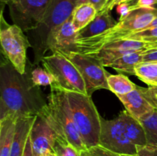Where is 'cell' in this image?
<instances>
[{
	"instance_id": "obj_1",
	"label": "cell",
	"mask_w": 157,
	"mask_h": 156,
	"mask_svg": "<svg viewBox=\"0 0 157 156\" xmlns=\"http://www.w3.org/2000/svg\"><path fill=\"white\" fill-rule=\"evenodd\" d=\"M32 67L28 61L26 72L20 73L2 54L0 64V119L11 116L15 119L40 114L47 105V99L40 87L31 78Z\"/></svg>"
},
{
	"instance_id": "obj_2",
	"label": "cell",
	"mask_w": 157,
	"mask_h": 156,
	"mask_svg": "<svg viewBox=\"0 0 157 156\" xmlns=\"http://www.w3.org/2000/svg\"><path fill=\"white\" fill-rule=\"evenodd\" d=\"M156 18V7L132 9L125 16L121 17L116 25L104 33L87 39L77 40L76 51L84 54L97 51L106 44L125 39L132 34L144 30Z\"/></svg>"
},
{
	"instance_id": "obj_3",
	"label": "cell",
	"mask_w": 157,
	"mask_h": 156,
	"mask_svg": "<svg viewBox=\"0 0 157 156\" xmlns=\"http://www.w3.org/2000/svg\"><path fill=\"white\" fill-rule=\"evenodd\" d=\"M46 99L47 105L40 114L45 118L58 136L67 139L81 152L87 151L75 126L67 93L56 87H51Z\"/></svg>"
},
{
	"instance_id": "obj_4",
	"label": "cell",
	"mask_w": 157,
	"mask_h": 156,
	"mask_svg": "<svg viewBox=\"0 0 157 156\" xmlns=\"http://www.w3.org/2000/svg\"><path fill=\"white\" fill-rule=\"evenodd\" d=\"M77 130L87 150L99 145L101 116L91 96L77 92H66Z\"/></svg>"
},
{
	"instance_id": "obj_5",
	"label": "cell",
	"mask_w": 157,
	"mask_h": 156,
	"mask_svg": "<svg viewBox=\"0 0 157 156\" xmlns=\"http://www.w3.org/2000/svg\"><path fill=\"white\" fill-rule=\"evenodd\" d=\"M74 9L72 0H51L41 24L34 30L26 32L34 52L33 64L38 65L48 51V38L52 29L70 18Z\"/></svg>"
},
{
	"instance_id": "obj_6",
	"label": "cell",
	"mask_w": 157,
	"mask_h": 156,
	"mask_svg": "<svg viewBox=\"0 0 157 156\" xmlns=\"http://www.w3.org/2000/svg\"><path fill=\"white\" fill-rule=\"evenodd\" d=\"M41 63L46 70L52 73L56 87L65 92H77L87 94L85 83L76 66L63 54L55 52L44 56Z\"/></svg>"
},
{
	"instance_id": "obj_7",
	"label": "cell",
	"mask_w": 157,
	"mask_h": 156,
	"mask_svg": "<svg viewBox=\"0 0 157 156\" xmlns=\"http://www.w3.org/2000/svg\"><path fill=\"white\" fill-rule=\"evenodd\" d=\"M16 24H9L6 21L1 10L0 17V41L2 54L12 63L21 74L26 72L28 64L27 50L32 47L27 35Z\"/></svg>"
},
{
	"instance_id": "obj_8",
	"label": "cell",
	"mask_w": 157,
	"mask_h": 156,
	"mask_svg": "<svg viewBox=\"0 0 157 156\" xmlns=\"http://www.w3.org/2000/svg\"><path fill=\"white\" fill-rule=\"evenodd\" d=\"M63 54L65 55L80 71L85 83L87 95L91 96L95 91L101 89L109 90L107 78L110 73L98 60L77 51Z\"/></svg>"
},
{
	"instance_id": "obj_9",
	"label": "cell",
	"mask_w": 157,
	"mask_h": 156,
	"mask_svg": "<svg viewBox=\"0 0 157 156\" xmlns=\"http://www.w3.org/2000/svg\"><path fill=\"white\" fill-rule=\"evenodd\" d=\"M50 2L51 0H10L7 5L14 24L28 32L41 24Z\"/></svg>"
},
{
	"instance_id": "obj_10",
	"label": "cell",
	"mask_w": 157,
	"mask_h": 156,
	"mask_svg": "<svg viewBox=\"0 0 157 156\" xmlns=\"http://www.w3.org/2000/svg\"><path fill=\"white\" fill-rule=\"evenodd\" d=\"M99 145L117 154H136V146L127 137L121 113L113 119L101 118Z\"/></svg>"
},
{
	"instance_id": "obj_11",
	"label": "cell",
	"mask_w": 157,
	"mask_h": 156,
	"mask_svg": "<svg viewBox=\"0 0 157 156\" xmlns=\"http://www.w3.org/2000/svg\"><path fill=\"white\" fill-rule=\"evenodd\" d=\"M150 48V43L133 39H123L110 43L100 50L87 54L98 60L104 67H109L111 63L121 57L136 51H146Z\"/></svg>"
},
{
	"instance_id": "obj_12",
	"label": "cell",
	"mask_w": 157,
	"mask_h": 156,
	"mask_svg": "<svg viewBox=\"0 0 157 156\" xmlns=\"http://www.w3.org/2000/svg\"><path fill=\"white\" fill-rule=\"evenodd\" d=\"M58 134L41 114L37 115L30 132V139L35 154L42 156L53 152Z\"/></svg>"
},
{
	"instance_id": "obj_13",
	"label": "cell",
	"mask_w": 157,
	"mask_h": 156,
	"mask_svg": "<svg viewBox=\"0 0 157 156\" xmlns=\"http://www.w3.org/2000/svg\"><path fill=\"white\" fill-rule=\"evenodd\" d=\"M76 41L77 31L71 17L50 32L47 41L48 50L61 54L76 51Z\"/></svg>"
},
{
	"instance_id": "obj_14",
	"label": "cell",
	"mask_w": 157,
	"mask_h": 156,
	"mask_svg": "<svg viewBox=\"0 0 157 156\" xmlns=\"http://www.w3.org/2000/svg\"><path fill=\"white\" fill-rule=\"evenodd\" d=\"M117 97L124 106L126 110L139 120L155 110V108L146 95L144 87L137 86L136 88L130 93Z\"/></svg>"
},
{
	"instance_id": "obj_15",
	"label": "cell",
	"mask_w": 157,
	"mask_h": 156,
	"mask_svg": "<svg viewBox=\"0 0 157 156\" xmlns=\"http://www.w3.org/2000/svg\"><path fill=\"white\" fill-rule=\"evenodd\" d=\"M117 23V21L112 17L110 11L99 12L90 24L77 32V40L87 39L101 35L116 25Z\"/></svg>"
},
{
	"instance_id": "obj_16",
	"label": "cell",
	"mask_w": 157,
	"mask_h": 156,
	"mask_svg": "<svg viewBox=\"0 0 157 156\" xmlns=\"http://www.w3.org/2000/svg\"><path fill=\"white\" fill-rule=\"evenodd\" d=\"M35 116L18 118L16 122L15 137L11 149L10 156H22L26 143L30 135Z\"/></svg>"
},
{
	"instance_id": "obj_17",
	"label": "cell",
	"mask_w": 157,
	"mask_h": 156,
	"mask_svg": "<svg viewBox=\"0 0 157 156\" xmlns=\"http://www.w3.org/2000/svg\"><path fill=\"white\" fill-rule=\"evenodd\" d=\"M121 113L124 119V127L129 140L136 147L147 145L146 132L140 121L133 117L126 110Z\"/></svg>"
},
{
	"instance_id": "obj_18",
	"label": "cell",
	"mask_w": 157,
	"mask_h": 156,
	"mask_svg": "<svg viewBox=\"0 0 157 156\" xmlns=\"http://www.w3.org/2000/svg\"><path fill=\"white\" fill-rule=\"evenodd\" d=\"M17 119L11 116L0 119V156H10Z\"/></svg>"
},
{
	"instance_id": "obj_19",
	"label": "cell",
	"mask_w": 157,
	"mask_h": 156,
	"mask_svg": "<svg viewBox=\"0 0 157 156\" xmlns=\"http://www.w3.org/2000/svg\"><path fill=\"white\" fill-rule=\"evenodd\" d=\"M144 51H136L127 54L117 59L109 65L120 73L135 75V68L140 63L143 62Z\"/></svg>"
},
{
	"instance_id": "obj_20",
	"label": "cell",
	"mask_w": 157,
	"mask_h": 156,
	"mask_svg": "<svg viewBox=\"0 0 157 156\" xmlns=\"http://www.w3.org/2000/svg\"><path fill=\"white\" fill-rule=\"evenodd\" d=\"M98 13L97 9L89 2L75 7L72 12L71 19L77 32L90 24Z\"/></svg>"
},
{
	"instance_id": "obj_21",
	"label": "cell",
	"mask_w": 157,
	"mask_h": 156,
	"mask_svg": "<svg viewBox=\"0 0 157 156\" xmlns=\"http://www.w3.org/2000/svg\"><path fill=\"white\" fill-rule=\"evenodd\" d=\"M107 84L109 90L114 93L117 96L127 94L134 90L137 87V85L123 73L110 74L107 78Z\"/></svg>"
},
{
	"instance_id": "obj_22",
	"label": "cell",
	"mask_w": 157,
	"mask_h": 156,
	"mask_svg": "<svg viewBox=\"0 0 157 156\" xmlns=\"http://www.w3.org/2000/svg\"><path fill=\"white\" fill-rule=\"evenodd\" d=\"M135 76L149 87H157V62L140 63L135 68Z\"/></svg>"
},
{
	"instance_id": "obj_23",
	"label": "cell",
	"mask_w": 157,
	"mask_h": 156,
	"mask_svg": "<svg viewBox=\"0 0 157 156\" xmlns=\"http://www.w3.org/2000/svg\"><path fill=\"white\" fill-rule=\"evenodd\" d=\"M140 121L145 129L147 143L157 145V110L146 115Z\"/></svg>"
},
{
	"instance_id": "obj_24",
	"label": "cell",
	"mask_w": 157,
	"mask_h": 156,
	"mask_svg": "<svg viewBox=\"0 0 157 156\" xmlns=\"http://www.w3.org/2000/svg\"><path fill=\"white\" fill-rule=\"evenodd\" d=\"M55 156H81V152L66 139L58 136L53 147Z\"/></svg>"
},
{
	"instance_id": "obj_25",
	"label": "cell",
	"mask_w": 157,
	"mask_h": 156,
	"mask_svg": "<svg viewBox=\"0 0 157 156\" xmlns=\"http://www.w3.org/2000/svg\"><path fill=\"white\" fill-rule=\"evenodd\" d=\"M31 78L34 84L38 87H46V86H52L55 83V78L52 73H49L48 70L43 67H34L33 64L30 70Z\"/></svg>"
},
{
	"instance_id": "obj_26",
	"label": "cell",
	"mask_w": 157,
	"mask_h": 156,
	"mask_svg": "<svg viewBox=\"0 0 157 156\" xmlns=\"http://www.w3.org/2000/svg\"><path fill=\"white\" fill-rule=\"evenodd\" d=\"M125 39H133L138 40V41H145L148 43L156 42L157 41V27L149 28L140 32H136L130 36L127 37Z\"/></svg>"
},
{
	"instance_id": "obj_27",
	"label": "cell",
	"mask_w": 157,
	"mask_h": 156,
	"mask_svg": "<svg viewBox=\"0 0 157 156\" xmlns=\"http://www.w3.org/2000/svg\"><path fill=\"white\" fill-rule=\"evenodd\" d=\"M81 154H84V156H138L137 154H117V153L109 151V150L106 149V148H103L100 145L89 148L87 151H82Z\"/></svg>"
},
{
	"instance_id": "obj_28",
	"label": "cell",
	"mask_w": 157,
	"mask_h": 156,
	"mask_svg": "<svg viewBox=\"0 0 157 156\" xmlns=\"http://www.w3.org/2000/svg\"><path fill=\"white\" fill-rule=\"evenodd\" d=\"M138 156H157V145L156 144L147 143L143 146L136 147Z\"/></svg>"
},
{
	"instance_id": "obj_29",
	"label": "cell",
	"mask_w": 157,
	"mask_h": 156,
	"mask_svg": "<svg viewBox=\"0 0 157 156\" xmlns=\"http://www.w3.org/2000/svg\"><path fill=\"white\" fill-rule=\"evenodd\" d=\"M144 91L153 106L157 110V87H149L148 88L144 87Z\"/></svg>"
},
{
	"instance_id": "obj_30",
	"label": "cell",
	"mask_w": 157,
	"mask_h": 156,
	"mask_svg": "<svg viewBox=\"0 0 157 156\" xmlns=\"http://www.w3.org/2000/svg\"><path fill=\"white\" fill-rule=\"evenodd\" d=\"M157 5V0H137L135 5H131V9H138L143 7H154Z\"/></svg>"
},
{
	"instance_id": "obj_31",
	"label": "cell",
	"mask_w": 157,
	"mask_h": 156,
	"mask_svg": "<svg viewBox=\"0 0 157 156\" xmlns=\"http://www.w3.org/2000/svg\"><path fill=\"white\" fill-rule=\"evenodd\" d=\"M143 61L157 62V49H150L144 51Z\"/></svg>"
},
{
	"instance_id": "obj_32",
	"label": "cell",
	"mask_w": 157,
	"mask_h": 156,
	"mask_svg": "<svg viewBox=\"0 0 157 156\" xmlns=\"http://www.w3.org/2000/svg\"><path fill=\"white\" fill-rule=\"evenodd\" d=\"M132 1H133V0H114V1H113L112 2L107 4V6L104 8V9H103L101 12H104V11H110H110H111L113 8L116 7V6H117L118 5L124 4V3H130V2H131ZM98 13H99V12H98Z\"/></svg>"
},
{
	"instance_id": "obj_33",
	"label": "cell",
	"mask_w": 157,
	"mask_h": 156,
	"mask_svg": "<svg viewBox=\"0 0 157 156\" xmlns=\"http://www.w3.org/2000/svg\"><path fill=\"white\" fill-rule=\"evenodd\" d=\"M108 2V0H89V3L92 5L98 12H101Z\"/></svg>"
},
{
	"instance_id": "obj_34",
	"label": "cell",
	"mask_w": 157,
	"mask_h": 156,
	"mask_svg": "<svg viewBox=\"0 0 157 156\" xmlns=\"http://www.w3.org/2000/svg\"><path fill=\"white\" fill-rule=\"evenodd\" d=\"M22 156H38L37 155V154H35L33 151L32 142H31V139H30V135H29V139H28L27 143H26V146H25V151H24V153H23Z\"/></svg>"
},
{
	"instance_id": "obj_35",
	"label": "cell",
	"mask_w": 157,
	"mask_h": 156,
	"mask_svg": "<svg viewBox=\"0 0 157 156\" xmlns=\"http://www.w3.org/2000/svg\"><path fill=\"white\" fill-rule=\"evenodd\" d=\"M89 0H72V3H73L74 7H77V6H80V5L84 4V3H88Z\"/></svg>"
},
{
	"instance_id": "obj_36",
	"label": "cell",
	"mask_w": 157,
	"mask_h": 156,
	"mask_svg": "<svg viewBox=\"0 0 157 156\" xmlns=\"http://www.w3.org/2000/svg\"><path fill=\"white\" fill-rule=\"evenodd\" d=\"M153 27H157V18H155V19L150 23V24L147 28H153Z\"/></svg>"
},
{
	"instance_id": "obj_37",
	"label": "cell",
	"mask_w": 157,
	"mask_h": 156,
	"mask_svg": "<svg viewBox=\"0 0 157 156\" xmlns=\"http://www.w3.org/2000/svg\"><path fill=\"white\" fill-rule=\"evenodd\" d=\"M150 49H157V41L156 42H153V43H150Z\"/></svg>"
},
{
	"instance_id": "obj_38",
	"label": "cell",
	"mask_w": 157,
	"mask_h": 156,
	"mask_svg": "<svg viewBox=\"0 0 157 156\" xmlns=\"http://www.w3.org/2000/svg\"><path fill=\"white\" fill-rule=\"evenodd\" d=\"M10 1V0H0V2H1V5H2V9H4V6L5 5H7L8 2Z\"/></svg>"
},
{
	"instance_id": "obj_39",
	"label": "cell",
	"mask_w": 157,
	"mask_h": 156,
	"mask_svg": "<svg viewBox=\"0 0 157 156\" xmlns=\"http://www.w3.org/2000/svg\"><path fill=\"white\" fill-rule=\"evenodd\" d=\"M42 156H55V154L53 152H48L45 153L44 154H43Z\"/></svg>"
},
{
	"instance_id": "obj_40",
	"label": "cell",
	"mask_w": 157,
	"mask_h": 156,
	"mask_svg": "<svg viewBox=\"0 0 157 156\" xmlns=\"http://www.w3.org/2000/svg\"><path fill=\"white\" fill-rule=\"evenodd\" d=\"M113 1H114V0H109V1H108V2H107V4H109V3L112 2H113ZM107 5H106V6H107Z\"/></svg>"
},
{
	"instance_id": "obj_41",
	"label": "cell",
	"mask_w": 157,
	"mask_h": 156,
	"mask_svg": "<svg viewBox=\"0 0 157 156\" xmlns=\"http://www.w3.org/2000/svg\"><path fill=\"white\" fill-rule=\"evenodd\" d=\"M154 7H156V9H157V5H156V6H154Z\"/></svg>"
},
{
	"instance_id": "obj_42",
	"label": "cell",
	"mask_w": 157,
	"mask_h": 156,
	"mask_svg": "<svg viewBox=\"0 0 157 156\" xmlns=\"http://www.w3.org/2000/svg\"><path fill=\"white\" fill-rule=\"evenodd\" d=\"M81 156H84V155H83V154H81Z\"/></svg>"
},
{
	"instance_id": "obj_43",
	"label": "cell",
	"mask_w": 157,
	"mask_h": 156,
	"mask_svg": "<svg viewBox=\"0 0 157 156\" xmlns=\"http://www.w3.org/2000/svg\"><path fill=\"white\" fill-rule=\"evenodd\" d=\"M83 155H84V154H83Z\"/></svg>"
},
{
	"instance_id": "obj_44",
	"label": "cell",
	"mask_w": 157,
	"mask_h": 156,
	"mask_svg": "<svg viewBox=\"0 0 157 156\" xmlns=\"http://www.w3.org/2000/svg\"><path fill=\"white\" fill-rule=\"evenodd\" d=\"M108 1H109V0H108Z\"/></svg>"
}]
</instances>
